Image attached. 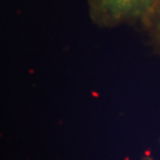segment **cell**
<instances>
[{
  "instance_id": "cell-1",
  "label": "cell",
  "mask_w": 160,
  "mask_h": 160,
  "mask_svg": "<svg viewBox=\"0 0 160 160\" xmlns=\"http://www.w3.org/2000/svg\"><path fill=\"white\" fill-rule=\"evenodd\" d=\"M159 2L160 0H89V12L92 20L101 26H142Z\"/></svg>"
},
{
  "instance_id": "cell-2",
  "label": "cell",
  "mask_w": 160,
  "mask_h": 160,
  "mask_svg": "<svg viewBox=\"0 0 160 160\" xmlns=\"http://www.w3.org/2000/svg\"><path fill=\"white\" fill-rule=\"evenodd\" d=\"M142 29L147 34L152 48L160 56V2L153 13L142 24Z\"/></svg>"
}]
</instances>
